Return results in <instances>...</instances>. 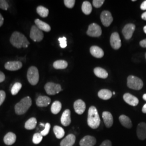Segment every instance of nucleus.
Masks as SVG:
<instances>
[{
    "instance_id": "obj_8",
    "label": "nucleus",
    "mask_w": 146,
    "mask_h": 146,
    "mask_svg": "<svg viewBox=\"0 0 146 146\" xmlns=\"http://www.w3.org/2000/svg\"><path fill=\"white\" fill-rule=\"evenodd\" d=\"M102 30L100 26L96 23L90 24L88 27L87 34L91 37H99L101 35Z\"/></svg>"
},
{
    "instance_id": "obj_38",
    "label": "nucleus",
    "mask_w": 146,
    "mask_h": 146,
    "mask_svg": "<svg viewBox=\"0 0 146 146\" xmlns=\"http://www.w3.org/2000/svg\"><path fill=\"white\" fill-rule=\"evenodd\" d=\"M64 5L68 8H72L75 5V0H64Z\"/></svg>"
},
{
    "instance_id": "obj_37",
    "label": "nucleus",
    "mask_w": 146,
    "mask_h": 146,
    "mask_svg": "<svg viewBox=\"0 0 146 146\" xmlns=\"http://www.w3.org/2000/svg\"><path fill=\"white\" fill-rule=\"evenodd\" d=\"M58 41L60 42V46L62 48H65L67 47V38L66 37H60L58 38Z\"/></svg>"
},
{
    "instance_id": "obj_46",
    "label": "nucleus",
    "mask_w": 146,
    "mask_h": 146,
    "mask_svg": "<svg viewBox=\"0 0 146 146\" xmlns=\"http://www.w3.org/2000/svg\"><path fill=\"white\" fill-rule=\"evenodd\" d=\"M141 18H142L143 20H146V12H145V13H143L142 14Z\"/></svg>"
},
{
    "instance_id": "obj_44",
    "label": "nucleus",
    "mask_w": 146,
    "mask_h": 146,
    "mask_svg": "<svg viewBox=\"0 0 146 146\" xmlns=\"http://www.w3.org/2000/svg\"><path fill=\"white\" fill-rule=\"evenodd\" d=\"M140 45L141 47L143 48H146V38L145 40H143L140 42Z\"/></svg>"
},
{
    "instance_id": "obj_15",
    "label": "nucleus",
    "mask_w": 146,
    "mask_h": 146,
    "mask_svg": "<svg viewBox=\"0 0 146 146\" xmlns=\"http://www.w3.org/2000/svg\"><path fill=\"white\" fill-rule=\"evenodd\" d=\"M96 143V140L92 136H84L80 142V146H94Z\"/></svg>"
},
{
    "instance_id": "obj_20",
    "label": "nucleus",
    "mask_w": 146,
    "mask_h": 146,
    "mask_svg": "<svg viewBox=\"0 0 146 146\" xmlns=\"http://www.w3.org/2000/svg\"><path fill=\"white\" fill-rule=\"evenodd\" d=\"M102 118L104 124L107 128L111 127L113 124V117L109 111H104L102 113Z\"/></svg>"
},
{
    "instance_id": "obj_9",
    "label": "nucleus",
    "mask_w": 146,
    "mask_h": 146,
    "mask_svg": "<svg viewBox=\"0 0 146 146\" xmlns=\"http://www.w3.org/2000/svg\"><path fill=\"white\" fill-rule=\"evenodd\" d=\"M101 21L105 27H109L113 21V18L109 11H104L102 12L100 15Z\"/></svg>"
},
{
    "instance_id": "obj_10",
    "label": "nucleus",
    "mask_w": 146,
    "mask_h": 146,
    "mask_svg": "<svg viewBox=\"0 0 146 146\" xmlns=\"http://www.w3.org/2000/svg\"><path fill=\"white\" fill-rule=\"evenodd\" d=\"M110 43L111 46L114 49L117 50L120 48L121 46V42L119 34L117 33L114 32L111 34L110 38Z\"/></svg>"
},
{
    "instance_id": "obj_22",
    "label": "nucleus",
    "mask_w": 146,
    "mask_h": 146,
    "mask_svg": "<svg viewBox=\"0 0 146 146\" xmlns=\"http://www.w3.org/2000/svg\"><path fill=\"white\" fill-rule=\"evenodd\" d=\"M16 136L12 132L8 133L3 138V141L6 145L11 146L15 142Z\"/></svg>"
},
{
    "instance_id": "obj_27",
    "label": "nucleus",
    "mask_w": 146,
    "mask_h": 146,
    "mask_svg": "<svg viewBox=\"0 0 146 146\" xmlns=\"http://www.w3.org/2000/svg\"><path fill=\"white\" fill-rule=\"evenodd\" d=\"M36 119L35 117H31L26 122L25 127L27 130H32L36 127Z\"/></svg>"
},
{
    "instance_id": "obj_4",
    "label": "nucleus",
    "mask_w": 146,
    "mask_h": 146,
    "mask_svg": "<svg viewBox=\"0 0 146 146\" xmlns=\"http://www.w3.org/2000/svg\"><path fill=\"white\" fill-rule=\"evenodd\" d=\"M28 82L33 86H35L38 84L39 81V73L38 69L35 66L29 67L27 74Z\"/></svg>"
},
{
    "instance_id": "obj_49",
    "label": "nucleus",
    "mask_w": 146,
    "mask_h": 146,
    "mask_svg": "<svg viewBox=\"0 0 146 146\" xmlns=\"http://www.w3.org/2000/svg\"><path fill=\"white\" fill-rule=\"evenodd\" d=\"M143 31H144V32L146 34V26H145L143 27Z\"/></svg>"
},
{
    "instance_id": "obj_23",
    "label": "nucleus",
    "mask_w": 146,
    "mask_h": 146,
    "mask_svg": "<svg viewBox=\"0 0 146 146\" xmlns=\"http://www.w3.org/2000/svg\"><path fill=\"white\" fill-rule=\"evenodd\" d=\"M35 23L36 26L42 31L49 32L51 30L50 26L48 24L39 19H36L35 20Z\"/></svg>"
},
{
    "instance_id": "obj_1",
    "label": "nucleus",
    "mask_w": 146,
    "mask_h": 146,
    "mask_svg": "<svg viewBox=\"0 0 146 146\" xmlns=\"http://www.w3.org/2000/svg\"><path fill=\"white\" fill-rule=\"evenodd\" d=\"M11 44L17 48H27L30 44L26 37L19 31H14L11 37Z\"/></svg>"
},
{
    "instance_id": "obj_50",
    "label": "nucleus",
    "mask_w": 146,
    "mask_h": 146,
    "mask_svg": "<svg viewBox=\"0 0 146 146\" xmlns=\"http://www.w3.org/2000/svg\"><path fill=\"white\" fill-rule=\"evenodd\" d=\"M113 95H115V92H113Z\"/></svg>"
},
{
    "instance_id": "obj_14",
    "label": "nucleus",
    "mask_w": 146,
    "mask_h": 146,
    "mask_svg": "<svg viewBox=\"0 0 146 146\" xmlns=\"http://www.w3.org/2000/svg\"><path fill=\"white\" fill-rule=\"evenodd\" d=\"M137 135L141 140H144L146 139V123L145 122L140 123L137 127Z\"/></svg>"
},
{
    "instance_id": "obj_24",
    "label": "nucleus",
    "mask_w": 146,
    "mask_h": 146,
    "mask_svg": "<svg viewBox=\"0 0 146 146\" xmlns=\"http://www.w3.org/2000/svg\"><path fill=\"white\" fill-rule=\"evenodd\" d=\"M120 123L123 127L127 128H131L132 127V123L131 119L126 115H121L119 117Z\"/></svg>"
},
{
    "instance_id": "obj_3",
    "label": "nucleus",
    "mask_w": 146,
    "mask_h": 146,
    "mask_svg": "<svg viewBox=\"0 0 146 146\" xmlns=\"http://www.w3.org/2000/svg\"><path fill=\"white\" fill-rule=\"evenodd\" d=\"M32 104V101L29 96H27L20 100L15 106V111L17 115L25 114L30 108Z\"/></svg>"
},
{
    "instance_id": "obj_43",
    "label": "nucleus",
    "mask_w": 146,
    "mask_h": 146,
    "mask_svg": "<svg viewBox=\"0 0 146 146\" xmlns=\"http://www.w3.org/2000/svg\"><path fill=\"white\" fill-rule=\"evenodd\" d=\"M140 8H141V9L143 10V11H146V1H143V2L142 3V4L141 5V6H140Z\"/></svg>"
},
{
    "instance_id": "obj_36",
    "label": "nucleus",
    "mask_w": 146,
    "mask_h": 146,
    "mask_svg": "<svg viewBox=\"0 0 146 146\" xmlns=\"http://www.w3.org/2000/svg\"><path fill=\"white\" fill-rule=\"evenodd\" d=\"M0 8L2 10L7 11L9 8V5L7 1L0 0Z\"/></svg>"
},
{
    "instance_id": "obj_26",
    "label": "nucleus",
    "mask_w": 146,
    "mask_h": 146,
    "mask_svg": "<svg viewBox=\"0 0 146 146\" xmlns=\"http://www.w3.org/2000/svg\"><path fill=\"white\" fill-rule=\"evenodd\" d=\"M94 72L95 75L100 78H106L108 76V74L106 70H104V69L100 67H96L95 68Z\"/></svg>"
},
{
    "instance_id": "obj_47",
    "label": "nucleus",
    "mask_w": 146,
    "mask_h": 146,
    "mask_svg": "<svg viewBox=\"0 0 146 146\" xmlns=\"http://www.w3.org/2000/svg\"><path fill=\"white\" fill-rule=\"evenodd\" d=\"M142 111V112H143V113H145V114H146V104H145L143 106Z\"/></svg>"
},
{
    "instance_id": "obj_12",
    "label": "nucleus",
    "mask_w": 146,
    "mask_h": 146,
    "mask_svg": "<svg viewBox=\"0 0 146 146\" xmlns=\"http://www.w3.org/2000/svg\"><path fill=\"white\" fill-rule=\"evenodd\" d=\"M22 67V63L19 61H9L5 63V68L9 71H16Z\"/></svg>"
},
{
    "instance_id": "obj_7",
    "label": "nucleus",
    "mask_w": 146,
    "mask_h": 146,
    "mask_svg": "<svg viewBox=\"0 0 146 146\" xmlns=\"http://www.w3.org/2000/svg\"><path fill=\"white\" fill-rule=\"evenodd\" d=\"M44 89L47 94L49 95H54L60 93L62 90V88L59 84L48 82L44 86Z\"/></svg>"
},
{
    "instance_id": "obj_25",
    "label": "nucleus",
    "mask_w": 146,
    "mask_h": 146,
    "mask_svg": "<svg viewBox=\"0 0 146 146\" xmlns=\"http://www.w3.org/2000/svg\"><path fill=\"white\" fill-rule=\"evenodd\" d=\"M113 93L111 91L108 89H101L100 90L98 93V96L100 99L107 100H109L111 98Z\"/></svg>"
},
{
    "instance_id": "obj_41",
    "label": "nucleus",
    "mask_w": 146,
    "mask_h": 146,
    "mask_svg": "<svg viewBox=\"0 0 146 146\" xmlns=\"http://www.w3.org/2000/svg\"><path fill=\"white\" fill-rule=\"evenodd\" d=\"M100 146H112L111 141L110 140H105L104 141Z\"/></svg>"
},
{
    "instance_id": "obj_28",
    "label": "nucleus",
    "mask_w": 146,
    "mask_h": 146,
    "mask_svg": "<svg viewBox=\"0 0 146 146\" xmlns=\"http://www.w3.org/2000/svg\"><path fill=\"white\" fill-rule=\"evenodd\" d=\"M53 67L56 69H64L68 67V63L64 60H57L53 63Z\"/></svg>"
},
{
    "instance_id": "obj_40",
    "label": "nucleus",
    "mask_w": 146,
    "mask_h": 146,
    "mask_svg": "<svg viewBox=\"0 0 146 146\" xmlns=\"http://www.w3.org/2000/svg\"><path fill=\"white\" fill-rule=\"evenodd\" d=\"M6 94L3 90H0V106L3 103L5 100Z\"/></svg>"
},
{
    "instance_id": "obj_48",
    "label": "nucleus",
    "mask_w": 146,
    "mask_h": 146,
    "mask_svg": "<svg viewBox=\"0 0 146 146\" xmlns=\"http://www.w3.org/2000/svg\"><path fill=\"white\" fill-rule=\"evenodd\" d=\"M143 99L146 101V94H144V95H143Z\"/></svg>"
},
{
    "instance_id": "obj_31",
    "label": "nucleus",
    "mask_w": 146,
    "mask_h": 146,
    "mask_svg": "<svg viewBox=\"0 0 146 146\" xmlns=\"http://www.w3.org/2000/svg\"><path fill=\"white\" fill-rule=\"evenodd\" d=\"M82 11L85 15H89L92 11L91 3L88 1H84L82 5Z\"/></svg>"
},
{
    "instance_id": "obj_5",
    "label": "nucleus",
    "mask_w": 146,
    "mask_h": 146,
    "mask_svg": "<svg viewBox=\"0 0 146 146\" xmlns=\"http://www.w3.org/2000/svg\"><path fill=\"white\" fill-rule=\"evenodd\" d=\"M143 84L141 79L135 76L130 75L127 78V86L134 90H140L143 87Z\"/></svg>"
},
{
    "instance_id": "obj_29",
    "label": "nucleus",
    "mask_w": 146,
    "mask_h": 146,
    "mask_svg": "<svg viewBox=\"0 0 146 146\" xmlns=\"http://www.w3.org/2000/svg\"><path fill=\"white\" fill-rule=\"evenodd\" d=\"M62 108V104L58 101H55L52 103L51 107V111L53 114H58Z\"/></svg>"
},
{
    "instance_id": "obj_51",
    "label": "nucleus",
    "mask_w": 146,
    "mask_h": 146,
    "mask_svg": "<svg viewBox=\"0 0 146 146\" xmlns=\"http://www.w3.org/2000/svg\"><path fill=\"white\" fill-rule=\"evenodd\" d=\"M145 58H146V54H145Z\"/></svg>"
},
{
    "instance_id": "obj_2",
    "label": "nucleus",
    "mask_w": 146,
    "mask_h": 146,
    "mask_svg": "<svg viewBox=\"0 0 146 146\" xmlns=\"http://www.w3.org/2000/svg\"><path fill=\"white\" fill-rule=\"evenodd\" d=\"M87 122L92 129H96L99 127L101 122L98 110L94 106H91L88 110Z\"/></svg>"
},
{
    "instance_id": "obj_30",
    "label": "nucleus",
    "mask_w": 146,
    "mask_h": 146,
    "mask_svg": "<svg viewBox=\"0 0 146 146\" xmlns=\"http://www.w3.org/2000/svg\"><path fill=\"white\" fill-rule=\"evenodd\" d=\"M53 131L56 137L58 139L62 138L65 134V131H64V129L62 127L58 125H55L54 127Z\"/></svg>"
},
{
    "instance_id": "obj_18",
    "label": "nucleus",
    "mask_w": 146,
    "mask_h": 146,
    "mask_svg": "<svg viewBox=\"0 0 146 146\" xmlns=\"http://www.w3.org/2000/svg\"><path fill=\"white\" fill-rule=\"evenodd\" d=\"M76 140V137L73 134H69L60 143L61 146H73Z\"/></svg>"
},
{
    "instance_id": "obj_34",
    "label": "nucleus",
    "mask_w": 146,
    "mask_h": 146,
    "mask_svg": "<svg viewBox=\"0 0 146 146\" xmlns=\"http://www.w3.org/2000/svg\"><path fill=\"white\" fill-rule=\"evenodd\" d=\"M43 136L41 135L40 133H35L33 137V142L34 144H39L42 140Z\"/></svg>"
},
{
    "instance_id": "obj_21",
    "label": "nucleus",
    "mask_w": 146,
    "mask_h": 146,
    "mask_svg": "<svg viewBox=\"0 0 146 146\" xmlns=\"http://www.w3.org/2000/svg\"><path fill=\"white\" fill-rule=\"evenodd\" d=\"M90 52L95 58H102L104 55V50L101 48L96 46L90 47Z\"/></svg>"
},
{
    "instance_id": "obj_17",
    "label": "nucleus",
    "mask_w": 146,
    "mask_h": 146,
    "mask_svg": "<svg viewBox=\"0 0 146 146\" xmlns=\"http://www.w3.org/2000/svg\"><path fill=\"white\" fill-rule=\"evenodd\" d=\"M51 99L47 96H40L37 98L36 104L38 107H47L50 104Z\"/></svg>"
},
{
    "instance_id": "obj_33",
    "label": "nucleus",
    "mask_w": 146,
    "mask_h": 146,
    "mask_svg": "<svg viewBox=\"0 0 146 146\" xmlns=\"http://www.w3.org/2000/svg\"><path fill=\"white\" fill-rule=\"evenodd\" d=\"M22 84L20 82H16L14 84L11 89V93L13 95H16L18 94L19 91L21 90L22 88Z\"/></svg>"
},
{
    "instance_id": "obj_11",
    "label": "nucleus",
    "mask_w": 146,
    "mask_h": 146,
    "mask_svg": "<svg viewBox=\"0 0 146 146\" xmlns=\"http://www.w3.org/2000/svg\"><path fill=\"white\" fill-rule=\"evenodd\" d=\"M135 29V26L134 24L129 23L126 25L122 29V34L126 40L131 39Z\"/></svg>"
},
{
    "instance_id": "obj_16",
    "label": "nucleus",
    "mask_w": 146,
    "mask_h": 146,
    "mask_svg": "<svg viewBox=\"0 0 146 146\" xmlns=\"http://www.w3.org/2000/svg\"><path fill=\"white\" fill-rule=\"evenodd\" d=\"M123 98L127 104L131 105V106H137L139 102V100L136 97L129 93H125L124 94Z\"/></svg>"
},
{
    "instance_id": "obj_32",
    "label": "nucleus",
    "mask_w": 146,
    "mask_h": 146,
    "mask_svg": "<svg viewBox=\"0 0 146 146\" xmlns=\"http://www.w3.org/2000/svg\"><path fill=\"white\" fill-rule=\"evenodd\" d=\"M37 13L42 17H46L49 14V10L46 7L40 5L37 7Z\"/></svg>"
},
{
    "instance_id": "obj_19",
    "label": "nucleus",
    "mask_w": 146,
    "mask_h": 146,
    "mask_svg": "<svg viewBox=\"0 0 146 146\" xmlns=\"http://www.w3.org/2000/svg\"><path fill=\"white\" fill-rule=\"evenodd\" d=\"M61 122L62 125L65 127L68 126L71 123L70 111V110H65L62 113L61 117Z\"/></svg>"
},
{
    "instance_id": "obj_13",
    "label": "nucleus",
    "mask_w": 146,
    "mask_h": 146,
    "mask_svg": "<svg viewBox=\"0 0 146 146\" xmlns=\"http://www.w3.org/2000/svg\"><path fill=\"white\" fill-rule=\"evenodd\" d=\"M86 106L84 101L82 100H78L74 104V108L75 112L79 115L84 113L86 110Z\"/></svg>"
},
{
    "instance_id": "obj_45",
    "label": "nucleus",
    "mask_w": 146,
    "mask_h": 146,
    "mask_svg": "<svg viewBox=\"0 0 146 146\" xmlns=\"http://www.w3.org/2000/svg\"><path fill=\"white\" fill-rule=\"evenodd\" d=\"M3 22H4V19L2 15H1V14L0 13V27L3 25Z\"/></svg>"
},
{
    "instance_id": "obj_6",
    "label": "nucleus",
    "mask_w": 146,
    "mask_h": 146,
    "mask_svg": "<svg viewBox=\"0 0 146 146\" xmlns=\"http://www.w3.org/2000/svg\"><path fill=\"white\" fill-rule=\"evenodd\" d=\"M44 37L43 33L36 25L31 27L30 31V38L34 42L41 41Z\"/></svg>"
},
{
    "instance_id": "obj_39",
    "label": "nucleus",
    "mask_w": 146,
    "mask_h": 146,
    "mask_svg": "<svg viewBox=\"0 0 146 146\" xmlns=\"http://www.w3.org/2000/svg\"><path fill=\"white\" fill-rule=\"evenodd\" d=\"M104 2V0H94L93 1V5L95 8L101 7Z\"/></svg>"
},
{
    "instance_id": "obj_35",
    "label": "nucleus",
    "mask_w": 146,
    "mask_h": 146,
    "mask_svg": "<svg viewBox=\"0 0 146 146\" xmlns=\"http://www.w3.org/2000/svg\"><path fill=\"white\" fill-rule=\"evenodd\" d=\"M50 129V125L49 123H47L45 126H44V129L43 131H41V134L43 136H45L47 135L49 132Z\"/></svg>"
},
{
    "instance_id": "obj_42",
    "label": "nucleus",
    "mask_w": 146,
    "mask_h": 146,
    "mask_svg": "<svg viewBox=\"0 0 146 146\" xmlns=\"http://www.w3.org/2000/svg\"><path fill=\"white\" fill-rule=\"evenodd\" d=\"M5 75L4 73L0 71V83L3 82L5 80Z\"/></svg>"
}]
</instances>
